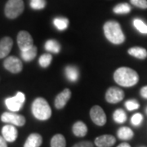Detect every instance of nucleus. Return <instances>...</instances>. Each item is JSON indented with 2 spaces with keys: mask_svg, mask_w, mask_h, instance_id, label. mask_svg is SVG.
I'll list each match as a JSON object with an SVG mask.
<instances>
[{
  "mask_svg": "<svg viewBox=\"0 0 147 147\" xmlns=\"http://www.w3.org/2000/svg\"><path fill=\"white\" fill-rule=\"evenodd\" d=\"M114 79L118 84L123 87H131L137 84L139 80L138 74L131 68L121 67L116 69Z\"/></svg>",
  "mask_w": 147,
  "mask_h": 147,
  "instance_id": "1",
  "label": "nucleus"
},
{
  "mask_svg": "<svg viewBox=\"0 0 147 147\" xmlns=\"http://www.w3.org/2000/svg\"><path fill=\"white\" fill-rule=\"evenodd\" d=\"M103 29L106 38L110 42L114 44H121L124 42L125 36L119 22L115 21H107L104 25Z\"/></svg>",
  "mask_w": 147,
  "mask_h": 147,
  "instance_id": "2",
  "label": "nucleus"
},
{
  "mask_svg": "<svg viewBox=\"0 0 147 147\" xmlns=\"http://www.w3.org/2000/svg\"><path fill=\"white\" fill-rule=\"evenodd\" d=\"M32 113L38 119L47 120L52 115V110L47 100L42 97H38L32 104Z\"/></svg>",
  "mask_w": 147,
  "mask_h": 147,
  "instance_id": "3",
  "label": "nucleus"
},
{
  "mask_svg": "<svg viewBox=\"0 0 147 147\" xmlns=\"http://www.w3.org/2000/svg\"><path fill=\"white\" fill-rule=\"evenodd\" d=\"M24 7L23 0H8L4 9L6 16L9 19H15L23 12Z\"/></svg>",
  "mask_w": 147,
  "mask_h": 147,
  "instance_id": "4",
  "label": "nucleus"
},
{
  "mask_svg": "<svg viewBox=\"0 0 147 147\" xmlns=\"http://www.w3.org/2000/svg\"><path fill=\"white\" fill-rule=\"evenodd\" d=\"M25 100H26L25 94L19 92L16 93L15 96L7 98L5 100V104L8 108V110L16 112V111H19L22 108Z\"/></svg>",
  "mask_w": 147,
  "mask_h": 147,
  "instance_id": "5",
  "label": "nucleus"
},
{
  "mask_svg": "<svg viewBox=\"0 0 147 147\" xmlns=\"http://www.w3.org/2000/svg\"><path fill=\"white\" fill-rule=\"evenodd\" d=\"M90 116L92 120L98 126H103L106 123V116L104 110L98 105H95L90 111Z\"/></svg>",
  "mask_w": 147,
  "mask_h": 147,
  "instance_id": "6",
  "label": "nucleus"
},
{
  "mask_svg": "<svg viewBox=\"0 0 147 147\" xmlns=\"http://www.w3.org/2000/svg\"><path fill=\"white\" fill-rule=\"evenodd\" d=\"M1 120L4 123H9L16 126H23L26 123L25 117L11 112H5L1 116Z\"/></svg>",
  "mask_w": 147,
  "mask_h": 147,
  "instance_id": "7",
  "label": "nucleus"
},
{
  "mask_svg": "<svg viewBox=\"0 0 147 147\" xmlns=\"http://www.w3.org/2000/svg\"><path fill=\"white\" fill-rule=\"evenodd\" d=\"M3 66L6 69L13 74L20 73L23 67L21 60L15 57H9L7 58L3 62Z\"/></svg>",
  "mask_w": 147,
  "mask_h": 147,
  "instance_id": "8",
  "label": "nucleus"
},
{
  "mask_svg": "<svg viewBox=\"0 0 147 147\" xmlns=\"http://www.w3.org/2000/svg\"><path fill=\"white\" fill-rule=\"evenodd\" d=\"M124 98V92L123 91L118 88H110L107 90L105 94V99L109 102L112 104L118 103Z\"/></svg>",
  "mask_w": 147,
  "mask_h": 147,
  "instance_id": "9",
  "label": "nucleus"
},
{
  "mask_svg": "<svg viewBox=\"0 0 147 147\" xmlns=\"http://www.w3.org/2000/svg\"><path fill=\"white\" fill-rule=\"evenodd\" d=\"M33 38L31 35L26 31H21L17 36V43L21 51H26L32 47L33 45Z\"/></svg>",
  "mask_w": 147,
  "mask_h": 147,
  "instance_id": "10",
  "label": "nucleus"
},
{
  "mask_svg": "<svg viewBox=\"0 0 147 147\" xmlns=\"http://www.w3.org/2000/svg\"><path fill=\"white\" fill-rule=\"evenodd\" d=\"M2 134L3 137L4 138L6 142H13L16 141L17 138V130L14 126L12 125H6L2 129Z\"/></svg>",
  "mask_w": 147,
  "mask_h": 147,
  "instance_id": "11",
  "label": "nucleus"
},
{
  "mask_svg": "<svg viewBox=\"0 0 147 147\" xmlns=\"http://www.w3.org/2000/svg\"><path fill=\"white\" fill-rule=\"evenodd\" d=\"M71 96V92L69 89L66 88V89L63 90L61 93L57 96L56 99H55V106L57 109H62L65 105H66L67 101L69 100Z\"/></svg>",
  "mask_w": 147,
  "mask_h": 147,
  "instance_id": "12",
  "label": "nucleus"
},
{
  "mask_svg": "<svg viewBox=\"0 0 147 147\" xmlns=\"http://www.w3.org/2000/svg\"><path fill=\"white\" fill-rule=\"evenodd\" d=\"M13 45L12 39L9 37H4L0 40V58L6 57Z\"/></svg>",
  "mask_w": 147,
  "mask_h": 147,
  "instance_id": "13",
  "label": "nucleus"
},
{
  "mask_svg": "<svg viewBox=\"0 0 147 147\" xmlns=\"http://www.w3.org/2000/svg\"><path fill=\"white\" fill-rule=\"evenodd\" d=\"M116 140L115 137L111 135H102L95 140V144L97 147H110L112 146Z\"/></svg>",
  "mask_w": 147,
  "mask_h": 147,
  "instance_id": "14",
  "label": "nucleus"
},
{
  "mask_svg": "<svg viewBox=\"0 0 147 147\" xmlns=\"http://www.w3.org/2000/svg\"><path fill=\"white\" fill-rule=\"evenodd\" d=\"M42 142V137L38 133H32L27 138L24 147H39Z\"/></svg>",
  "mask_w": 147,
  "mask_h": 147,
  "instance_id": "15",
  "label": "nucleus"
},
{
  "mask_svg": "<svg viewBox=\"0 0 147 147\" xmlns=\"http://www.w3.org/2000/svg\"><path fill=\"white\" fill-rule=\"evenodd\" d=\"M65 74L66 78L71 82H76L79 79V69L73 65L66 66L65 69Z\"/></svg>",
  "mask_w": 147,
  "mask_h": 147,
  "instance_id": "16",
  "label": "nucleus"
},
{
  "mask_svg": "<svg viewBox=\"0 0 147 147\" xmlns=\"http://www.w3.org/2000/svg\"><path fill=\"white\" fill-rule=\"evenodd\" d=\"M72 130L76 137H84L88 132V127L83 122L78 121L74 124Z\"/></svg>",
  "mask_w": 147,
  "mask_h": 147,
  "instance_id": "17",
  "label": "nucleus"
},
{
  "mask_svg": "<svg viewBox=\"0 0 147 147\" xmlns=\"http://www.w3.org/2000/svg\"><path fill=\"white\" fill-rule=\"evenodd\" d=\"M128 53L132 57H137L138 59H145L147 57V51L143 47H135L129 48Z\"/></svg>",
  "mask_w": 147,
  "mask_h": 147,
  "instance_id": "18",
  "label": "nucleus"
},
{
  "mask_svg": "<svg viewBox=\"0 0 147 147\" xmlns=\"http://www.w3.org/2000/svg\"><path fill=\"white\" fill-rule=\"evenodd\" d=\"M37 55V47L33 46L30 49L26 51H21V57L25 61H31L34 60Z\"/></svg>",
  "mask_w": 147,
  "mask_h": 147,
  "instance_id": "19",
  "label": "nucleus"
},
{
  "mask_svg": "<svg viewBox=\"0 0 147 147\" xmlns=\"http://www.w3.org/2000/svg\"><path fill=\"white\" fill-rule=\"evenodd\" d=\"M118 137L121 140H130L133 137V131L127 127H123L118 131Z\"/></svg>",
  "mask_w": 147,
  "mask_h": 147,
  "instance_id": "20",
  "label": "nucleus"
},
{
  "mask_svg": "<svg viewBox=\"0 0 147 147\" xmlns=\"http://www.w3.org/2000/svg\"><path fill=\"white\" fill-rule=\"evenodd\" d=\"M44 47L47 51L53 53H58L61 50V46H60L59 42L56 40H53V39L47 40Z\"/></svg>",
  "mask_w": 147,
  "mask_h": 147,
  "instance_id": "21",
  "label": "nucleus"
},
{
  "mask_svg": "<svg viewBox=\"0 0 147 147\" xmlns=\"http://www.w3.org/2000/svg\"><path fill=\"white\" fill-rule=\"evenodd\" d=\"M65 139L61 134H57L52 138L51 147H65Z\"/></svg>",
  "mask_w": 147,
  "mask_h": 147,
  "instance_id": "22",
  "label": "nucleus"
},
{
  "mask_svg": "<svg viewBox=\"0 0 147 147\" xmlns=\"http://www.w3.org/2000/svg\"><path fill=\"white\" fill-rule=\"evenodd\" d=\"M53 24L59 30H64L68 27L69 21L65 17H57L53 20Z\"/></svg>",
  "mask_w": 147,
  "mask_h": 147,
  "instance_id": "23",
  "label": "nucleus"
},
{
  "mask_svg": "<svg viewBox=\"0 0 147 147\" xmlns=\"http://www.w3.org/2000/svg\"><path fill=\"white\" fill-rule=\"evenodd\" d=\"M113 11L116 14H127L131 11V7L128 3H123L116 5Z\"/></svg>",
  "mask_w": 147,
  "mask_h": 147,
  "instance_id": "24",
  "label": "nucleus"
},
{
  "mask_svg": "<svg viewBox=\"0 0 147 147\" xmlns=\"http://www.w3.org/2000/svg\"><path fill=\"white\" fill-rule=\"evenodd\" d=\"M113 118H114V120L115 121L116 123H124L126 121L127 115L123 110L119 109V110H116L115 111Z\"/></svg>",
  "mask_w": 147,
  "mask_h": 147,
  "instance_id": "25",
  "label": "nucleus"
},
{
  "mask_svg": "<svg viewBox=\"0 0 147 147\" xmlns=\"http://www.w3.org/2000/svg\"><path fill=\"white\" fill-rule=\"evenodd\" d=\"M133 25L140 33L147 34V25L141 19H134Z\"/></svg>",
  "mask_w": 147,
  "mask_h": 147,
  "instance_id": "26",
  "label": "nucleus"
},
{
  "mask_svg": "<svg viewBox=\"0 0 147 147\" xmlns=\"http://www.w3.org/2000/svg\"><path fill=\"white\" fill-rule=\"evenodd\" d=\"M52 60H53V57H52L51 54H43L39 58L38 63L42 68H46L51 64Z\"/></svg>",
  "mask_w": 147,
  "mask_h": 147,
  "instance_id": "27",
  "label": "nucleus"
},
{
  "mask_svg": "<svg viewBox=\"0 0 147 147\" xmlns=\"http://www.w3.org/2000/svg\"><path fill=\"white\" fill-rule=\"evenodd\" d=\"M47 4L46 0H30V7L34 10L43 9Z\"/></svg>",
  "mask_w": 147,
  "mask_h": 147,
  "instance_id": "28",
  "label": "nucleus"
},
{
  "mask_svg": "<svg viewBox=\"0 0 147 147\" xmlns=\"http://www.w3.org/2000/svg\"><path fill=\"white\" fill-rule=\"evenodd\" d=\"M131 3L142 9L147 8V0H131Z\"/></svg>",
  "mask_w": 147,
  "mask_h": 147,
  "instance_id": "29",
  "label": "nucleus"
},
{
  "mask_svg": "<svg viewBox=\"0 0 147 147\" xmlns=\"http://www.w3.org/2000/svg\"><path fill=\"white\" fill-rule=\"evenodd\" d=\"M125 106H126V108L128 110H137L139 108V104L137 103L136 100H129L126 101V103H125Z\"/></svg>",
  "mask_w": 147,
  "mask_h": 147,
  "instance_id": "30",
  "label": "nucleus"
},
{
  "mask_svg": "<svg viewBox=\"0 0 147 147\" xmlns=\"http://www.w3.org/2000/svg\"><path fill=\"white\" fill-rule=\"evenodd\" d=\"M142 119H143V117H142V115L137 113V114H135L134 115L131 117V122L134 126H138V125L141 124V123L142 122Z\"/></svg>",
  "mask_w": 147,
  "mask_h": 147,
  "instance_id": "31",
  "label": "nucleus"
},
{
  "mask_svg": "<svg viewBox=\"0 0 147 147\" xmlns=\"http://www.w3.org/2000/svg\"><path fill=\"white\" fill-rule=\"evenodd\" d=\"M73 147H93V145L90 142H81L75 144Z\"/></svg>",
  "mask_w": 147,
  "mask_h": 147,
  "instance_id": "32",
  "label": "nucleus"
},
{
  "mask_svg": "<svg viewBox=\"0 0 147 147\" xmlns=\"http://www.w3.org/2000/svg\"><path fill=\"white\" fill-rule=\"evenodd\" d=\"M141 95H142V97L147 99V86L142 88V90H141Z\"/></svg>",
  "mask_w": 147,
  "mask_h": 147,
  "instance_id": "33",
  "label": "nucleus"
},
{
  "mask_svg": "<svg viewBox=\"0 0 147 147\" xmlns=\"http://www.w3.org/2000/svg\"><path fill=\"white\" fill-rule=\"evenodd\" d=\"M0 147H7V142L4 140V138L0 136Z\"/></svg>",
  "mask_w": 147,
  "mask_h": 147,
  "instance_id": "34",
  "label": "nucleus"
},
{
  "mask_svg": "<svg viewBox=\"0 0 147 147\" xmlns=\"http://www.w3.org/2000/svg\"><path fill=\"white\" fill-rule=\"evenodd\" d=\"M118 147H131L127 143H122Z\"/></svg>",
  "mask_w": 147,
  "mask_h": 147,
  "instance_id": "35",
  "label": "nucleus"
},
{
  "mask_svg": "<svg viewBox=\"0 0 147 147\" xmlns=\"http://www.w3.org/2000/svg\"><path fill=\"white\" fill-rule=\"evenodd\" d=\"M146 113H147V109H146Z\"/></svg>",
  "mask_w": 147,
  "mask_h": 147,
  "instance_id": "36",
  "label": "nucleus"
}]
</instances>
